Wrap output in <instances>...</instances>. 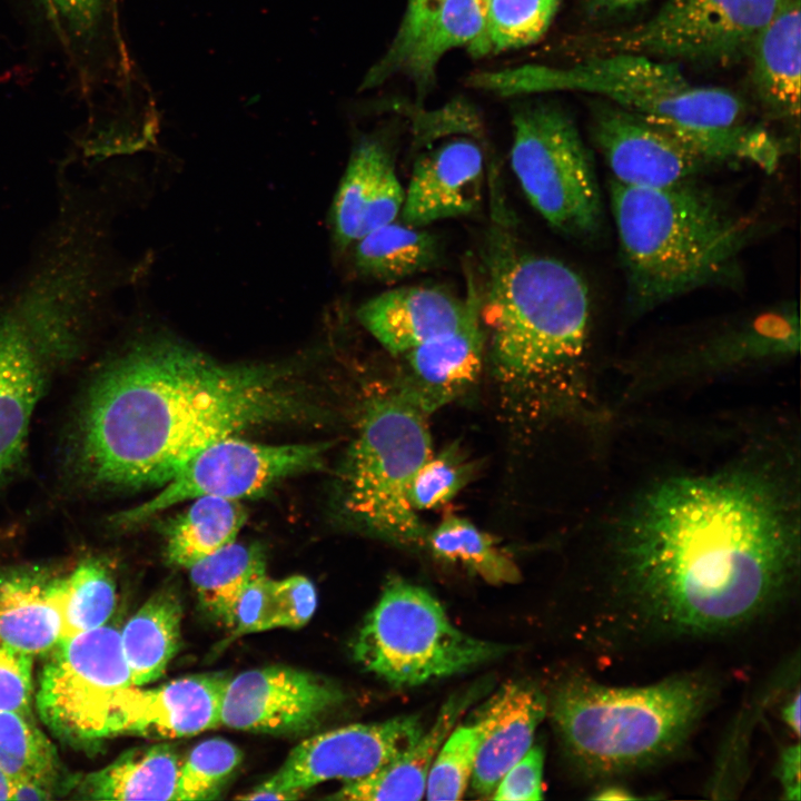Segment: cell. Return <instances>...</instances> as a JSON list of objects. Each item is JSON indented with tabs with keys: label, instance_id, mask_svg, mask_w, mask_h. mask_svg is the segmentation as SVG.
<instances>
[{
	"label": "cell",
	"instance_id": "cell-40",
	"mask_svg": "<svg viewBox=\"0 0 801 801\" xmlns=\"http://www.w3.org/2000/svg\"><path fill=\"white\" fill-rule=\"evenodd\" d=\"M471 476V463L454 446L432 454L413 477L409 502L416 512L439 507L454 498Z\"/></svg>",
	"mask_w": 801,
	"mask_h": 801
},
{
	"label": "cell",
	"instance_id": "cell-48",
	"mask_svg": "<svg viewBox=\"0 0 801 801\" xmlns=\"http://www.w3.org/2000/svg\"><path fill=\"white\" fill-rule=\"evenodd\" d=\"M592 799L595 800H632L639 799L632 791L615 784L603 785Z\"/></svg>",
	"mask_w": 801,
	"mask_h": 801
},
{
	"label": "cell",
	"instance_id": "cell-31",
	"mask_svg": "<svg viewBox=\"0 0 801 801\" xmlns=\"http://www.w3.org/2000/svg\"><path fill=\"white\" fill-rule=\"evenodd\" d=\"M400 220L386 224L355 243L354 264L359 274L395 283L426 271L441 257L437 237Z\"/></svg>",
	"mask_w": 801,
	"mask_h": 801
},
{
	"label": "cell",
	"instance_id": "cell-9",
	"mask_svg": "<svg viewBox=\"0 0 801 801\" xmlns=\"http://www.w3.org/2000/svg\"><path fill=\"white\" fill-rule=\"evenodd\" d=\"M510 161L533 208L561 234L595 239L603 202L590 152L573 121L551 106L513 115Z\"/></svg>",
	"mask_w": 801,
	"mask_h": 801
},
{
	"label": "cell",
	"instance_id": "cell-14",
	"mask_svg": "<svg viewBox=\"0 0 801 801\" xmlns=\"http://www.w3.org/2000/svg\"><path fill=\"white\" fill-rule=\"evenodd\" d=\"M343 694L332 681L307 671L253 669L229 678L220 724L256 733H305L342 702Z\"/></svg>",
	"mask_w": 801,
	"mask_h": 801
},
{
	"label": "cell",
	"instance_id": "cell-6",
	"mask_svg": "<svg viewBox=\"0 0 801 801\" xmlns=\"http://www.w3.org/2000/svg\"><path fill=\"white\" fill-rule=\"evenodd\" d=\"M511 85L517 93L578 90L607 98L713 165L749 160L772 171L779 162V145L748 121L744 103L735 93L693 85L674 62L613 52L570 68L517 67Z\"/></svg>",
	"mask_w": 801,
	"mask_h": 801
},
{
	"label": "cell",
	"instance_id": "cell-13",
	"mask_svg": "<svg viewBox=\"0 0 801 801\" xmlns=\"http://www.w3.org/2000/svg\"><path fill=\"white\" fill-rule=\"evenodd\" d=\"M423 732L417 715H400L318 733L297 744L273 775L238 799L295 800L328 780L364 779L398 758Z\"/></svg>",
	"mask_w": 801,
	"mask_h": 801
},
{
	"label": "cell",
	"instance_id": "cell-4",
	"mask_svg": "<svg viewBox=\"0 0 801 801\" xmlns=\"http://www.w3.org/2000/svg\"><path fill=\"white\" fill-rule=\"evenodd\" d=\"M481 319L490 359L508 388L532 393L571 375L589 336V287L572 267L496 233L485 253Z\"/></svg>",
	"mask_w": 801,
	"mask_h": 801
},
{
	"label": "cell",
	"instance_id": "cell-36",
	"mask_svg": "<svg viewBox=\"0 0 801 801\" xmlns=\"http://www.w3.org/2000/svg\"><path fill=\"white\" fill-rule=\"evenodd\" d=\"M0 768L11 780L32 778L57 787V751L32 715L0 710Z\"/></svg>",
	"mask_w": 801,
	"mask_h": 801
},
{
	"label": "cell",
	"instance_id": "cell-5",
	"mask_svg": "<svg viewBox=\"0 0 801 801\" xmlns=\"http://www.w3.org/2000/svg\"><path fill=\"white\" fill-rule=\"evenodd\" d=\"M718 690L716 679L703 671L641 686L575 674L557 685L547 712L574 770L586 780H610L676 756Z\"/></svg>",
	"mask_w": 801,
	"mask_h": 801
},
{
	"label": "cell",
	"instance_id": "cell-41",
	"mask_svg": "<svg viewBox=\"0 0 801 801\" xmlns=\"http://www.w3.org/2000/svg\"><path fill=\"white\" fill-rule=\"evenodd\" d=\"M33 655L0 640V710L32 715Z\"/></svg>",
	"mask_w": 801,
	"mask_h": 801
},
{
	"label": "cell",
	"instance_id": "cell-18",
	"mask_svg": "<svg viewBox=\"0 0 801 801\" xmlns=\"http://www.w3.org/2000/svg\"><path fill=\"white\" fill-rule=\"evenodd\" d=\"M229 678L225 673H202L152 689H123L118 699L117 735L182 738L218 726Z\"/></svg>",
	"mask_w": 801,
	"mask_h": 801
},
{
	"label": "cell",
	"instance_id": "cell-25",
	"mask_svg": "<svg viewBox=\"0 0 801 801\" xmlns=\"http://www.w3.org/2000/svg\"><path fill=\"white\" fill-rule=\"evenodd\" d=\"M491 688V681L482 680L453 693L439 709L428 731H424L413 745L377 772L344 783L329 799L421 800L425 794L429 769L442 744L464 713Z\"/></svg>",
	"mask_w": 801,
	"mask_h": 801
},
{
	"label": "cell",
	"instance_id": "cell-47",
	"mask_svg": "<svg viewBox=\"0 0 801 801\" xmlns=\"http://www.w3.org/2000/svg\"><path fill=\"white\" fill-rule=\"evenodd\" d=\"M591 7L602 12H620L634 9L647 0H586Z\"/></svg>",
	"mask_w": 801,
	"mask_h": 801
},
{
	"label": "cell",
	"instance_id": "cell-7",
	"mask_svg": "<svg viewBox=\"0 0 801 801\" xmlns=\"http://www.w3.org/2000/svg\"><path fill=\"white\" fill-rule=\"evenodd\" d=\"M426 417L396 392L370 399L340 472L345 516L400 546H422L428 533L408 496L415 473L432 455Z\"/></svg>",
	"mask_w": 801,
	"mask_h": 801
},
{
	"label": "cell",
	"instance_id": "cell-17",
	"mask_svg": "<svg viewBox=\"0 0 801 801\" xmlns=\"http://www.w3.org/2000/svg\"><path fill=\"white\" fill-rule=\"evenodd\" d=\"M47 29L90 95L98 86L130 83L116 0H32Z\"/></svg>",
	"mask_w": 801,
	"mask_h": 801
},
{
	"label": "cell",
	"instance_id": "cell-11",
	"mask_svg": "<svg viewBox=\"0 0 801 801\" xmlns=\"http://www.w3.org/2000/svg\"><path fill=\"white\" fill-rule=\"evenodd\" d=\"M782 0H665L650 18L610 36V53L728 63L750 47Z\"/></svg>",
	"mask_w": 801,
	"mask_h": 801
},
{
	"label": "cell",
	"instance_id": "cell-39",
	"mask_svg": "<svg viewBox=\"0 0 801 801\" xmlns=\"http://www.w3.org/2000/svg\"><path fill=\"white\" fill-rule=\"evenodd\" d=\"M481 731L477 723L455 726L438 750L429 769L427 800H459L474 771Z\"/></svg>",
	"mask_w": 801,
	"mask_h": 801
},
{
	"label": "cell",
	"instance_id": "cell-35",
	"mask_svg": "<svg viewBox=\"0 0 801 801\" xmlns=\"http://www.w3.org/2000/svg\"><path fill=\"white\" fill-rule=\"evenodd\" d=\"M117 602L113 575L106 562L89 557L62 576V640L106 625Z\"/></svg>",
	"mask_w": 801,
	"mask_h": 801
},
{
	"label": "cell",
	"instance_id": "cell-23",
	"mask_svg": "<svg viewBox=\"0 0 801 801\" xmlns=\"http://www.w3.org/2000/svg\"><path fill=\"white\" fill-rule=\"evenodd\" d=\"M463 300L438 287L393 288L372 297L356 312L363 327L390 354L414 347L457 328L466 317Z\"/></svg>",
	"mask_w": 801,
	"mask_h": 801
},
{
	"label": "cell",
	"instance_id": "cell-16",
	"mask_svg": "<svg viewBox=\"0 0 801 801\" xmlns=\"http://www.w3.org/2000/svg\"><path fill=\"white\" fill-rule=\"evenodd\" d=\"M468 309L462 324L404 353L394 392L426 416L451 403L477 379L486 350L481 298L468 285Z\"/></svg>",
	"mask_w": 801,
	"mask_h": 801
},
{
	"label": "cell",
	"instance_id": "cell-26",
	"mask_svg": "<svg viewBox=\"0 0 801 801\" xmlns=\"http://www.w3.org/2000/svg\"><path fill=\"white\" fill-rule=\"evenodd\" d=\"M800 0H782L748 53L758 99L772 117L792 125L800 117Z\"/></svg>",
	"mask_w": 801,
	"mask_h": 801
},
{
	"label": "cell",
	"instance_id": "cell-42",
	"mask_svg": "<svg viewBox=\"0 0 801 801\" xmlns=\"http://www.w3.org/2000/svg\"><path fill=\"white\" fill-rule=\"evenodd\" d=\"M544 753L541 746L530 750L501 778L490 799L525 801L543 799Z\"/></svg>",
	"mask_w": 801,
	"mask_h": 801
},
{
	"label": "cell",
	"instance_id": "cell-24",
	"mask_svg": "<svg viewBox=\"0 0 801 801\" xmlns=\"http://www.w3.org/2000/svg\"><path fill=\"white\" fill-rule=\"evenodd\" d=\"M62 576L44 567H0V640L31 655L62 640Z\"/></svg>",
	"mask_w": 801,
	"mask_h": 801
},
{
	"label": "cell",
	"instance_id": "cell-12",
	"mask_svg": "<svg viewBox=\"0 0 801 801\" xmlns=\"http://www.w3.org/2000/svg\"><path fill=\"white\" fill-rule=\"evenodd\" d=\"M324 444L269 445L234 436L218 439L189 458L145 503L111 517L112 525L134 527L187 500L214 496L239 501L277 481L322 463Z\"/></svg>",
	"mask_w": 801,
	"mask_h": 801
},
{
	"label": "cell",
	"instance_id": "cell-15",
	"mask_svg": "<svg viewBox=\"0 0 801 801\" xmlns=\"http://www.w3.org/2000/svg\"><path fill=\"white\" fill-rule=\"evenodd\" d=\"M592 134L612 179L626 186L668 187L713 166L671 134L613 103L596 107Z\"/></svg>",
	"mask_w": 801,
	"mask_h": 801
},
{
	"label": "cell",
	"instance_id": "cell-29",
	"mask_svg": "<svg viewBox=\"0 0 801 801\" xmlns=\"http://www.w3.org/2000/svg\"><path fill=\"white\" fill-rule=\"evenodd\" d=\"M182 606L172 589L150 596L120 631L122 651L134 685L159 679L179 650Z\"/></svg>",
	"mask_w": 801,
	"mask_h": 801
},
{
	"label": "cell",
	"instance_id": "cell-44",
	"mask_svg": "<svg viewBox=\"0 0 801 801\" xmlns=\"http://www.w3.org/2000/svg\"><path fill=\"white\" fill-rule=\"evenodd\" d=\"M800 744L783 749L777 769L784 800H800Z\"/></svg>",
	"mask_w": 801,
	"mask_h": 801
},
{
	"label": "cell",
	"instance_id": "cell-33",
	"mask_svg": "<svg viewBox=\"0 0 801 801\" xmlns=\"http://www.w3.org/2000/svg\"><path fill=\"white\" fill-rule=\"evenodd\" d=\"M202 611L233 627L237 602L256 576L266 573L261 550L235 541L188 567Z\"/></svg>",
	"mask_w": 801,
	"mask_h": 801
},
{
	"label": "cell",
	"instance_id": "cell-10",
	"mask_svg": "<svg viewBox=\"0 0 801 801\" xmlns=\"http://www.w3.org/2000/svg\"><path fill=\"white\" fill-rule=\"evenodd\" d=\"M48 654L36 694L44 724L77 748L116 736L119 695L134 685L120 631L102 625L61 641Z\"/></svg>",
	"mask_w": 801,
	"mask_h": 801
},
{
	"label": "cell",
	"instance_id": "cell-20",
	"mask_svg": "<svg viewBox=\"0 0 801 801\" xmlns=\"http://www.w3.org/2000/svg\"><path fill=\"white\" fill-rule=\"evenodd\" d=\"M51 367L19 316L0 317V485L23 461L30 422Z\"/></svg>",
	"mask_w": 801,
	"mask_h": 801
},
{
	"label": "cell",
	"instance_id": "cell-43",
	"mask_svg": "<svg viewBox=\"0 0 801 801\" xmlns=\"http://www.w3.org/2000/svg\"><path fill=\"white\" fill-rule=\"evenodd\" d=\"M446 0H408L399 28L385 57L402 51L438 12Z\"/></svg>",
	"mask_w": 801,
	"mask_h": 801
},
{
	"label": "cell",
	"instance_id": "cell-27",
	"mask_svg": "<svg viewBox=\"0 0 801 801\" xmlns=\"http://www.w3.org/2000/svg\"><path fill=\"white\" fill-rule=\"evenodd\" d=\"M486 6L487 0H446L402 51L383 56L372 67L360 88L369 89L396 73H405L424 91L447 51L465 46L473 55L484 34Z\"/></svg>",
	"mask_w": 801,
	"mask_h": 801
},
{
	"label": "cell",
	"instance_id": "cell-19",
	"mask_svg": "<svg viewBox=\"0 0 801 801\" xmlns=\"http://www.w3.org/2000/svg\"><path fill=\"white\" fill-rule=\"evenodd\" d=\"M484 157L468 138H454L423 152L414 164L400 210L414 227L474 212L482 200Z\"/></svg>",
	"mask_w": 801,
	"mask_h": 801
},
{
	"label": "cell",
	"instance_id": "cell-37",
	"mask_svg": "<svg viewBox=\"0 0 801 801\" xmlns=\"http://www.w3.org/2000/svg\"><path fill=\"white\" fill-rule=\"evenodd\" d=\"M561 0H487L483 38L474 56L526 47L551 26Z\"/></svg>",
	"mask_w": 801,
	"mask_h": 801
},
{
	"label": "cell",
	"instance_id": "cell-8",
	"mask_svg": "<svg viewBox=\"0 0 801 801\" xmlns=\"http://www.w3.org/2000/svg\"><path fill=\"white\" fill-rule=\"evenodd\" d=\"M510 651L457 629L433 594L402 578L385 585L353 644L355 660L395 688L452 676Z\"/></svg>",
	"mask_w": 801,
	"mask_h": 801
},
{
	"label": "cell",
	"instance_id": "cell-1",
	"mask_svg": "<svg viewBox=\"0 0 801 801\" xmlns=\"http://www.w3.org/2000/svg\"><path fill=\"white\" fill-rule=\"evenodd\" d=\"M799 551L792 508L763 474L660 482L614 541L590 641L615 654L746 631L791 601Z\"/></svg>",
	"mask_w": 801,
	"mask_h": 801
},
{
	"label": "cell",
	"instance_id": "cell-21",
	"mask_svg": "<svg viewBox=\"0 0 801 801\" xmlns=\"http://www.w3.org/2000/svg\"><path fill=\"white\" fill-rule=\"evenodd\" d=\"M405 198L394 159L379 139L366 137L352 151L332 207L334 240L344 250L396 220Z\"/></svg>",
	"mask_w": 801,
	"mask_h": 801
},
{
	"label": "cell",
	"instance_id": "cell-46",
	"mask_svg": "<svg viewBox=\"0 0 801 801\" xmlns=\"http://www.w3.org/2000/svg\"><path fill=\"white\" fill-rule=\"evenodd\" d=\"M781 718L783 722L793 731L797 735L800 734V691L797 689L794 695L783 705L781 710Z\"/></svg>",
	"mask_w": 801,
	"mask_h": 801
},
{
	"label": "cell",
	"instance_id": "cell-22",
	"mask_svg": "<svg viewBox=\"0 0 801 801\" xmlns=\"http://www.w3.org/2000/svg\"><path fill=\"white\" fill-rule=\"evenodd\" d=\"M548 699L535 685L515 681L502 685L474 713L481 731L469 785L490 799L504 773L533 745L535 731L547 714Z\"/></svg>",
	"mask_w": 801,
	"mask_h": 801
},
{
	"label": "cell",
	"instance_id": "cell-38",
	"mask_svg": "<svg viewBox=\"0 0 801 801\" xmlns=\"http://www.w3.org/2000/svg\"><path fill=\"white\" fill-rule=\"evenodd\" d=\"M241 760V751L228 740L212 738L200 742L181 761L175 801L218 798Z\"/></svg>",
	"mask_w": 801,
	"mask_h": 801
},
{
	"label": "cell",
	"instance_id": "cell-2",
	"mask_svg": "<svg viewBox=\"0 0 801 801\" xmlns=\"http://www.w3.org/2000/svg\"><path fill=\"white\" fill-rule=\"evenodd\" d=\"M307 411L287 366L225 364L174 338H146L92 378L66 464L90 491L162 486L209 444Z\"/></svg>",
	"mask_w": 801,
	"mask_h": 801
},
{
	"label": "cell",
	"instance_id": "cell-45",
	"mask_svg": "<svg viewBox=\"0 0 801 801\" xmlns=\"http://www.w3.org/2000/svg\"><path fill=\"white\" fill-rule=\"evenodd\" d=\"M56 788L50 783L32 778L12 780L10 800H50L55 798Z\"/></svg>",
	"mask_w": 801,
	"mask_h": 801
},
{
	"label": "cell",
	"instance_id": "cell-32",
	"mask_svg": "<svg viewBox=\"0 0 801 801\" xmlns=\"http://www.w3.org/2000/svg\"><path fill=\"white\" fill-rule=\"evenodd\" d=\"M316 605V590L307 577L293 575L273 580L264 573L243 591L231 629L241 635L276 627H301L312 619Z\"/></svg>",
	"mask_w": 801,
	"mask_h": 801
},
{
	"label": "cell",
	"instance_id": "cell-34",
	"mask_svg": "<svg viewBox=\"0 0 801 801\" xmlns=\"http://www.w3.org/2000/svg\"><path fill=\"white\" fill-rule=\"evenodd\" d=\"M426 545L443 561L461 564L491 584H513L521 573L514 560L487 533L449 515L427 533Z\"/></svg>",
	"mask_w": 801,
	"mask_h": 801
},
{
	"label": "cell",
	"instance_id": "cell-49",
	"mask_svg": "<svg viewBox=\"0 0 801 801\" xmlns=\"http://www.w3.org/2000/svg\"><path fill=\"white\" fill-rule=\"evenodd\" d=\"M12 780L0 768V800H10Z\"/></svg>",
	"mask_w": 801,
	"mask_h": 801
},
{
	"label": "cell",
	"instance_id": "cell-28",
	"mask_svg": "<svg viewBox=\"0 0 801 801\" xmlns=\"http://www.w3.org/2000/svg\"><path fill=\"white\" fill-rule=\"evenodd\" d=\"M180 764L169 743L134 748L75 782L76 798L175 801Z\"/></svg>",
	"mask_w": 801,
	"mask_h": 801
},
{
	"label": "cell",
	"instance_id": "cell-30",
	"mask_svg": "<svg viewBox=\"0 0 801 801\" xmlns=\"http://www.w3.org/2000/svg\"><path fill=\"white\" fill-rule=\"evenodd\" d=\"M191 501L165 531L167 562L185 568L234 542L247 518L239 501L214 496Z\"/></svg>",
	"mask_w": 801,
	"mask_h": 801
},
{
	"label": "cell",
	"instance_id": "cell-3",
	"mask_svg": "<svg viewBox=\"0 0 801 801\" xmlns=\"http://www.w3.org/2000/svg\"><path fill=\"white\" fill-rule=\"evenodd\" d=\"M609 191L632 312L739 276L751 224L711 188L694 178L662 188L612 179Z\"/></svg>",
	"mask_w": 801,
	"mask_h": 801
}]
</instances>
